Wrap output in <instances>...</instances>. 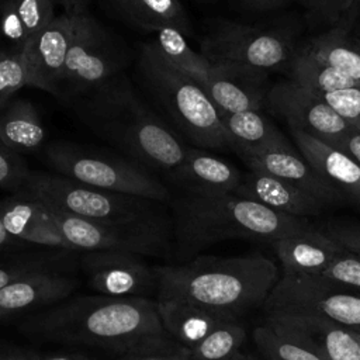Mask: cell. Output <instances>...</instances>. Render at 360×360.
Here are the masks:
<instances>
[{"mask_svg": "<svg viewBox=\"0 0 360 360\" xmlns=\"http://www.w3.org/2000/svg\"><path fill=\"white\" fill-rule=\"evenodd\" d=\"M69 103L96 135L160 177L187 152L188 143L149 105L125 72Z\"/></svg>", "mask_w": 360, "mask_h": 360, "instance_id": "6da1fadb", "label": "cell"}, {"mask_svg": "<svg viewBox=\"0 0 360 360\" xmlns=\"http://www.w3.org/2000/svg\"><path fill=\"white\" fill-rule=\"evenodd\" d=\"M127 24L146 32L172 27L183 35L191 34L188 15L180 0H107Z\"/></svg>", "mask_w": 360, "mask_h": 360, "instance_id": "484cf974", "label": "cell"}, {"mask_svg": "<svg viewBox=\"0 0 360 360\" xmlns=\"http://www.w3.org/2000/svg\"><path fill=\"white\" fill-rule=\"evenodd\" d=\"M82 267L90 285L103 295L145 297L158 292V277L143 256L118 252H83Z\"/></svg>", "mask_w": 360, "mask_h": 360, "instance_id": "5bb4252c", "label": "cell"}, {"mask_svg": "<svg viewBox=\"0 0 360 360\" xmlns=\"http://www.w3.org/2000/svg\"><path fill=\"white\" fill-rule=\"evenodd\" d=\"M300 153L343 200L360 202V166L342 149L298 129H290Z\"/></svg>", "mask_w": 360, "mask_h": 360, "instance_id": "7402d4cb", "label": "cell"}, {"mask_svg": "<svg viewBox=\"0 0 360 360\" xmlns=\"http://www.w3.org/2000/svg\"><path fill=\"white\" fill-rule=\"evenodd\" d=\"M288 69L290 80L316 94H328L360 86L347 75L319 60L307 48L295 52Z\"/></svg>", "mask_w": 360, "mask_h": 360, "instance_id": "f546056e", "label": "cell"}, {"mask_svg": "<svg viewBox=\"0 0 360 360\" xmlns=\"http://www.w3.org/2000/svg\"><path fill=\"white\" fill-rule=\"evenodd\" d=\"M160 323L172 339L191 349L224 322L235 321L180 298H156Z\"/></svg>", "mask_w": 360, "mask_h": 360, "instance_id": "cb8c5ba5", "label": "cell"}, {"mask_svg": "<svg viewBox=\"0 0 360 360\" xmlns=\"http://www.w3.org/2000/svg\"><path fill=\"white\" fill-rule=\"evenodd\" d=\"M30 173L31 169L24 158L0 138V188L18 191Z\"/></svg>", "mask_w": 360, "mask_h": 360, "instance_id": "8d00e7d4", "label": "cell"}, {"mask_svg": "<svg viewBox=\"0 0 360 360\" xmlns=\"http://www.w3.org/2000/svg\"><path fill=\"white\" fill-rule=\"evenodd\" d=\"M162 180L170 193L225 194L236 191L242 172L207 149L188 145L183 160Z\"/></svg>", "mask_w": 360, "mask_h": 360, "instance_id": "e0dca14e", "label": "cell"}, {"mask_svg": "<svg viewBox=\"0 0 360 360\" xmlns=\"http://www.w3.org/2000/svg\"><path fill=\"white\" fill-rule=\"evenodd\" d=\"M22 328L41 339L101 347L117 354L165 336L156 300L76 295L34 312Z\"/></svg>", "mask_w": 360, "mask_h": 360, "instance_id": "7a4b0ae2", "label": "cell"}, {"mask_svg": "<svg viewBox=\"0 0 360 360\" xmlns=\"http://www.w3.org/2000/svg\"><path fill=\"white\" fill-rule=\"evenodd\" d=\"M53 173L77 183L169 204L172 193L160 176L110 150L58 141L45 150Z\"/></svg>", "mask_w": 360, "mask_h": 360, "instance_id": "ba28073f", "label": "cell"}, {"mask_svg": "<svg viewBox=\"0 0 360 360\" xmlns=\"http://www.w3.org/2000/svg\"><path fill=\"white\" fill-rule=\"evenodd\" d=\"M55 0H14L17 13L30 38L49 25L55 15Z\"/></svg>", "mask_w": 360, "mask_h": 360, "instance_id": "74e56055", "label": "cell"}, {"mask_svg": "<svg viewBox=\"0 0 360 360\" xmlns=\"http://www.w3.org/2000/svg\"><path fill=\"white\" fill-rule=\"evenodd\" d=\"M15 193H24L91 221L134 224L172 218L166 202L90 187L53 172L31 170L24 186Z\"/></svg>", "mask_w": 360, "mask_h": 360, "instance_id": "52a82bcc", "label": "cell"}, {"mask_svg": "<svg viewBox=\"0 0 360 360\" xmlns=\"http://www.w3.org/2000/svg\"><path fill=\"white\" fill-rule=\"evenodd\" d=\"M153 269L158 297L180 298L235 321L263 307L281 277L276 263L259 253L197 256Z\"/></svg>", "mask_w": 360, "mask_h": 360, "instance_id": "277c9868", "label": "cell"}, {"mask_svg": "<svg viewBox=\"0 0 360 360\" xmlns=\"http://www.w3.org/2000/svg\"><path fill=\"white\" fill-rule=\"evenodd\" d=\"M152 39L158 52L176 69L193 79L219 112L262 111L267 105V73L210 62L194 51L180 31L166 27Z\"/></svg>", "mask_w": 360, "mask_h": 360, "instance_id": "8992f818", "label": "cell"}, {"mask_svg": "<svg viewBox=\"0 0 360 360\" xmlns=\"http://www.w3.org/2000/svg\"><path fill=\"white\" fill-rule=\"evenodd\" d=\"M240 159L248 169L271 174L315 197L326 207L343 201V197L325 183L305 158L292 148L269 150L259 155H246L240 156Z\"/></svg>", "mask_w": 360, "mask_h": 360, "instance_id": "44dd1931", "label": "cell"}, {"mask_svg": "<svg viewBox=\"0 0 360 360\" xmlns=\"http://www.w3.org/2000/svg\"><path fill=\"white\" fill-rule=\"evenodd\" d=\"M319 96L347 124L360 131V86Z\"/></svg>", "mask_w": 360, "mask_h": 360, "instance_id": "f35d334b", "label": "cell"}, {"mask_svg": "<svg viewBox=\"0 0 360 360\" xmlns=\"http://www.w3.org/2000/svg\"><path fill=\"white\" fill-rule=\"evenodd\" d=\"M202 1H208V0H202Z\"/></svg>", "mask_w": 360, "mask_h": 360, "instance_id": "f907efd6", "label": "cell"}, {"mask_svg": "<svg viewBox=\"0 0 360 360\" xmlns=\"http://www.w3.org/2000/svg\"><path fill=\"white\" fill-rule=\"evenodd\" d=\"M271 319L309 343L325 360H360L359 333L322 314L309 311H264Z\"/></svg>", "mask_w": 360, "mask_h": 360, "instance_id": "2e32d148", "label": "cell"}, {"mask_svg": "<svg viewBox=\"0 0 360 360\" xmlns=\"http://www.w3.org/2000/svg\"><path fill=\"white\" fill-rule=\"evenodd\" d=\"M75 288L76 280L53 267L25 274L0 288V321L58 304Z\"/></svg>", "mask_w": 360, "mask_h": 360, "instance_id": "ac0fdd59", "label": "cell"}, {"mask_svg": "<svg viewBox=\"0 0 360 360\" xmlns=\"http://www.w3.org/2000/svg\"><path fill=\"white\" fill-rule=\"evenodd\" d=\"M340 149L360 166V131L353 128L345 135Z\"/></svg>", "mask_w": 360, "mask_h": 360, "instance_id": "ee69618b", "label": "cell"}, {"mask_svg": "<svg viewBox=\"0 0 360 360\" xmlns=\"http://www.w3.org/2000/svg\"><path fill=\"white\" fill-rule=\"evenodd\" d=\"M38 360H94L90 356L80 354V353H58V354H48V356H39Z\"/></svg>", "mask_w": 360, "mask_h": 360, "instance_id": "bcb514c9", "label": "cell"}, {"mask_svg": "<svg viewBox=\"0 0 360 360\" xmlns=\"http://www.w3.org/2000/svg\"><path fill=\"white\" fill-rule=\"evenodd\" d=\"M34 248L32 245H28L25 242H21L15 238H13L1 225L0 222V259L3 257H7V256H11V255H15V253H20V252H24L27 249H31Z\"/></svg>", "mask_w": 360, "mask_h": 360, "instance_id": "7bdbcfd3", "label": "cell"}, {"mask_svg": "<svg viewBox=\"0 0 360 360\" xmlns=\"http://www.w3.org/2000/svg\"><path fill=\"white\" fill-rule=\"evenodd\" d=\"M0 138L20 155L39 149L45 127L37 107L25 98H11L0 108Z\"/></svg>", "mask_w": 360, "mask_h": 360, "instance_id": "4316f807", "label": "cell"}, {"mask_svg": "<svg viewBox=\"0 0 360 360\" xmlns=\"http://www.w3.org/2000/svg\"><path fill=\"white\" fill-rule=\"evenodd\" d=\"M39 356L24 350H0V360H38Z\"/></svg>", "mask_w": 360, "mask_h": 360, "instance_id": "f6af8a7d", "label": "cell"}, {"mask_svg": "<svg viewBox=\"0 0 360 360\" xmlns=\"http://www.w3.org/2000/svg\"><path fill=\"white\" fill-rule=\"evenodd\" d=\"M302 6L307 15L318 24L336 27L349 21L357 8L359 0H294Z\"/></svg>", "mask_w": 360, "mask_h": 360, "instance_id": "e575fe53", "label": "cell"}, {"mask_svg": "<svg viewBox=\"0 0 360 360\" xmlns=\"http://www.w3.org/2000/svg\"><path fill=\"white\" fill-rule=\"evenodd\" d=\"M319 276L360 291V256L345 249Z\"/></svg>", "mask_w": 360, "mask_h": 360, "instance_id": "ab89813d", "label": "cell"}, {"mask_svg": "<svg viewBox=\"0 0 360 360\" xmlns=\"http://www.w3.org/2000/svg\"><path fill=\"white\" fill-rule=\"evenodd\" d=\"M235 194L256 201L277 212L298 218L318 215L326 207L302 190L271 174L250 169L242 173V180Z\"/></svg>", "mask_w": 360, "mask_h": 360, "instance_id": "603a6c76", "label": "cell"}, {"mask_svg": "<svg viewBox=\"0 0 360 360\" xmlns=\"http://www.w3.org/2000/svg\"><path fill=\"white\" fill-rule=\"evenodd\" d=\"M232 360H262V359L255 357V356H252V354H246V353L239 352V353H238Z\"/></svg>", "mask_w": 360, "mask_h": 360, "instance_id": "c3c4849f", "label": "cell"}, {"mask_svg": "<svg viewBox=\"0 0 360 360\" xmlns=\"http://www.w3.org/2000/svg\"><path fill=\"white\" fill-rule=\"evenodd\" d=\"M28 39L14 0H0V55L24 53Z\"/></svg>", "mask_w": 360, "mask_h": 360, "instance_id": "d6a6232c", "label": "cell"}, {"mask_svg": "<svg viewBox=\"0 0 360 360\" xmlns=\"http://www.w3.org/2000/svg\"><path fill=\"white\" fill-rule=\"evenodd\" d=\"M353 329H354V330L359 333V338H360V329H357V328H353Z\"/></svg>", "mask_w": 360, "mask_h": 360, "instance_id": "681fc988", "label": "cell"}, {"mask_svg": "<svg viewBox=\"0 0 360 360\" xmlns=\"http://www.w3.org/2000/svg\"><path fill=\"white\" fill-rule=\"evenodd\" d=\"M325 232L339 242L346 250L360 256V224L356 222H332Z\"/></svg>", "mask_w": 360, "mask_h": 360, "instance_id": "60d3db41", "label": "cell"}, {"mask_svg": "<svg viewBox=\"0 0 360 360\" xmlns=\"http://www.w3.org/2000/svg\"><path fill=\"white\" fill-rule=\"evenodd\" d=\"M253 329V342L262 360H325L309 343L285 326L264 318Z\"/></svg>", "mask_w": 360, "mask_h": 360, "instance_id": "f1b7e54d", "label": "cell"}, {"mask_svg": "<svg viewBox=\"0 0 360 360\" xmlns=\"http://www.w3.org/2000/svg\"><path fill=\"white\" fill-rule=\"evenodd\" d=\"M267 107L283 118L290 129H298L339 149L345 135L352 129V125L319 94L301 87L292 80H284L270 87Z\"/></svg>", "mask_w": 360, "mask_h": 360, "instance_id": "4fadbf2b", "label": "cell"}, {"mask_svg": "<svg viewBox=\"0 0 360 360\" xmlns=\"http://www.w3.org/2000/svg\"><path fill=\"white\" fill-rule=\"evenodd\" d=\"M219 114L232 139L233 152L239 155V158L292 148L283 132L262 111Z\"/></svg>", "mask_w": 360, "mask_h": 360, "instance_id": "d4e9b609", "label": "cell"}, {"mask_svg": "<svg viewBox=\"0 0 360 360\" xmlns=\"http://www.w3.org/2000/svg\"><path fill=\"white\" fill-rule=\"evenodd\" d=\"M246 340V329L240 321H228L190 349L187 360H232Z\"/></svg>", "mask_w": 360, "mask_h": 360, "instance_id": "4dcf8cb0", "label": "cell"}, {"mask_svg": "<svg viewBox=\"0 0 360 360\" xmlns=\"http://www.w3.org/2000/svg\"><path fill=\"white\" fill-rule=\"evenodd\" d=\"M129 53L124 44L86 8L77 13L73 38L69 46L60 98H73L89 93L125 72Z\"/></svg>", "mask_w": 360, "mask_h": 360, "instance_id": "30bf717a", "label": "cell"}, {"mask_svg": "<svg viewBox=\"0 0 360 360\" xmlns=\"http://www.w3.org/2000/svg\"><path fill=\"white\" fill-rule=\"evenodd\" d=\"M270 245L281 264L283 276H319L345 250L330 235L314 226Z\"/></svg>", "mask_w": 360, "mask_h": 360, "instance_id": "ffe728a7", "label": "cell"}, {"mask_svg": "<svg viewBox=\"0 0 360 360\" xmlns=\"http://www.w3.org/2000/svg\"><path fill=\"white\" fill-rule=\"evenodd\" d=\"M357 329H360V326H359V328H357Z\"/></svg>", "mask_w": 360, "mask_h": 360, "instance_id": "816d5d0a", "label": "cell"}, {"mask_svg": "<svg viewBox=\"0 0 360 360\" xmlns=\"http://www.w3.org/2000/svg\"><path fill=\"white\" fill-rule=\"evenodd\" d=\"M173 224V257L186 263L214 245L229 239L273 243L312 226L307 218L267 208L235 193H172L169 202Z\"/></svg>", "mask_w": 360, "mask_h": 360, "instance_id": "3957f363", "label": "cell"}, {"mask_svg": "<svg viewBox=\"0 0 360 360\" xmlns=\"http://www.w3.org/2000/svg\"><path fill=\"white\" fill-rule=\"evenodd\" d=\"M212 63L246 68L263 73L290 66L295 51L288 34L276 27L218 21L200 44Z\"/></svg>", "mask_w": 360, "mask_h": 360, "instance_id": "8fae6325", "label": "cell"}, {"mask_svg": "<svg viewBox=\"0 0 360 360\" xmlns=\"http://www.w3.org/2000/svg\"><path fill=\"white\" fill-rule=\"evenodd\" d=\"M24 86H30L24 53L0 55V108Z\"/></svg>", "mask_w": 360, "mask_h": 360, "instance_id": "d590c367", "label": "cell"}, {"mask_svg": "<svg viewBox=\"0 0 360 360\" xmlns=\"http://www.w3.org/2000/svg\"><path fill=\"white\" fill-rule=\"evenodd\" d=\"M45 207L73 252L118 250L143 257H173L172 218L134 224L101 222L65 212L48 204Z\"/></svg>", "mask_w": 360, "mask_h": 360, "instance_id": "9c48e42d", "label": "cell"}, {"mask_svg": "<svg viewBox=\"0 0 360 360\" xmlns=\"http://www.w3.org/2000/svg\"><path fill=\"white\" fill-rule=\"evenodd\" d=\"M63 6L65 11H79L84 10V0H55Z\"/></svg>", "mask_w": 360, "mask_h": 360, "instance_id": "7dc6e473", "label": "cell"}, {"mask_svg": "<svg viewBox=\"0 0 360 360\" xmlns=\"http://www.w3.org/2000/svg\"><path fill=\"white\" fill-rule=\"evenodd\" d=\"M0 222L13 238L28 245L72 250L45 204L24 193L0 200Z\"/></svg>", "mask_w": 360, "mask_h": 360, "instance_id": "d6986e66", "label": "cell"}, {"mask_svg": "<svg viewBox=\"0 0 360 360\" xmlns=\"http://www.w3.org/2000/svg\"><path fill=\"white\" fill-rule=\"evenodd\" d=\"M232 4L243 11L249 13H266L287 7L294 0H231Z\"/></svg>", "mask_w": 360, "mask_h": 360, "instance_id": "b9f144b4", "label": "cell"}, {"mask_svg": "<svg viewBox=\"0 0 360 360\" xmlns=\"http://www.w3.org/2000/svg\"><path fill=\"white\" fill-rule=\"evenodd\" d=\"M135 79L149 105L186 143L233 152L215 104L193 79L172 66L152 41L139 49Z\"/></svg>", "mask_w": 360, "mask_h": 360, "instance_id": "5b68a950", "label": "cell"}, {"mask_svg": "<svg viewBox=\"0 0 360 360\" xmlns=\"http://www.w3.org/2000/svg\"><path fill=\"white\" fill-rule=\"evenodd\" d=\"M264 311H309L350 328L360 326V291L323 276H283Z\"/></svg>", "mask_w": 360, "mask_h": 360, "instance_id": "7c38bea8", "label": "cell"}, {"mask_svg": "<svg viewBox=\"0 0 360 360\" xmlns=\"http://www.w3.org/2000/svg\"><path fill=\"white\" fill-rule=\"evenodd\" d=\"M38 248L39 246H34L24 252L0 259V288L25 274L51 269V264L60 257V253L66 252L63 249L38 250Z\"/></svg>", "mask_w": 360, "mask_h": 360, "instance_id": "1f68e13d", "label": "cell"}, {"mask_svg": "<svg viewBox=\"0 0 360 360\" xmlns=\"http://www.w3.org/2000/svg\"><path fill=\"white\" fill-rule=\"evenodd\" d=\"M79 11H65L56 15L49 25L28 39L24 56L30 86L60 97L63 69Z\"/></svg>", "mask_w": 360, "mask_h": 360, "instance_id": "9a60e30c", "label": "cell"}, {"mask_svg": "<svg viewBox=\"0 0 360 360\" xmlns=\"http://www.w3.org/2000/svg\"><path fill=\"white\" fill-rule=\"evenodd\" d=\"M190 349L169 335L142 342L120 354L114 360H187Z\"/></svg>", "mask_w": 360, "mask_h": 360, "instance_id": "836d02e7", "label": "cell"}, {"mask_svg": "<svg viewBox=\"0 0 360 360\" xmlns=\"http://www.w3.org/2000/svg\"><path fill=\"white\" fill-rule=\"evenodd\" d=\"M307 49L319 60L360 83V38L353 37L345 25L339 24L314 38Z\"/></svg>", "mask_w": 360, "mask_h": 360, "instance_id": "83f0119b", "label": "cell"}]
</instances>
